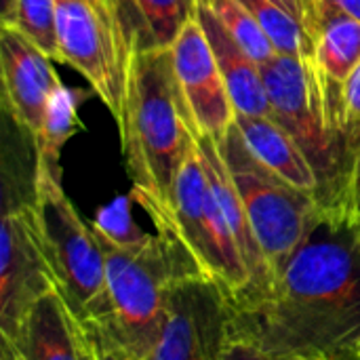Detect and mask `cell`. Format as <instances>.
<instances>
[{
  "mask_svg": "<svg viewBox=\"0 0 360 360\" xmlns=\"http://www.w3.org/2000/svg\"><path fill=\"white\" fill-rule=\"evenodd\" d=\"M236 338L272 359L354 360L360 344V224L319 213L276 283L234 308Z\"/></svg>",
  "mask_w": 360,
  "mask_h": 360,
  "instance_id": "1",
  "label": "cell"
},
{
  "mask_svg": "<svg viewBox=\"0 0 360 360\" xmlns=\"http://www.w3.org/2000/svg\"><path fill=\"white\" fill-rule=\"evenodd\" d=\"M116 127L133 184L131 198L152 221L167 219L173 209L177 173L192 141L169 49L131 57L124 110Z\"/></svg>",
  "mask_w": 360,
  "mask_h": 360,
  "instance_id": "2",
  "label": "cell"
},
{
  "mask_svg": "<svg viewBox=\"0 0 360 360\" xmlns=\"http://www.w3.org/2000/svg\"><path fill=\"white\" fill-rule=\"evenodd\" d=\"M93 228L105 255V291L91 338L97 346L120 348L141 360L162 331L173 285L198 266L169 228L127 243Z\"/></svg>",
  "mask_w": 360,
  "mask_h": 360,
  "instance_id": "3",
  "label": "cell"
},
{
  "mask_svg": "<svg viewBox=\"0 0 360 360\" xmlns=\"http://www.w3.org/2000/svg\"><path fill=\"white\" fill-rule=\"evenodd\" d=\"M30 202L55 289L72 316L91 333L101 319L105 255L93 224L68 198L61 175L34 169Z\"/></svg>",
  "mask_w": 360,
  "mask_h": 360,
  "instance_id": "4",
  "label": "cell"
},
{
  "mask_svg": "<svg viewBox=\"0 0 360 360\" xmlns=\"http://www.w3.org/2000/svg\"><path fill=\"white\" fill-rule=\"evenodd\" d=\"M217 146L236 184L255 240L268 264L272 287L289 257L312 230L321 207L314 194L291 186L266 169L249 152L236 124L221 139H217Z\"/></svg>",
  "mask_w": 360,
  "mask_h": 360,
  "instance_id": "5",
  "label": "cell"
},
{
  "mask_svg": "<svg viewBox=\"0 0 360 360\" xmlns=\"http://www.w3.org/2000/svg\"><path fill=\"white\" fill-rule=\"evenodd\" d=\"M61 63L74 68L101 99L116 124L122 118L129 63L112 0H55Z\"/></svg>",
  "mask_w": 360,
  "mask_h": 360,
  "instance_id": "6",
  "label": "cell"
},
{
  "mask_svg": "<svg viewBox=\"0 0 360 360\" xmlns=\"http://www.w3.org/2000/svg\"><path fill=\"white\" fill-rule=\"evenodd\" d=\"M234 304L198 270L177 278L162 331L141 360H224L234 340Z\"/></svg>",
  "mask_w": 360,
  "mask_h": 360,
  "instance_id": "7",
  "label": "cell"
},
{
  "mask_svg": "<svg viewBox=\"0 0 360 360\" xmlns=\"http://www.w3.org/2000/svg\"><path fill=\"white\" fill-rule=\"evenodd\" d=\"M169 51L188 129L196 137L221 139L234 127L236 110L196 15L186 23Z\"/></svg>",
  "mask_w": 360,
  "mask_h": 360,
  "instance_id": "8",
  "label": "cell"
},
{
  "mask_svg": "<svg viewBox=\"0 0 360 360\" xmlns=\"http://www.w3.org/2000/svg\"><path fill=\"white\" fill-rule=\"evenodd\" d=\"M57 291L44 257L30 198L4 202L0 255V333L11 331L27 310Z\"/></svg>",
  "mask_w": 360,
  "mask_h": 360,
  "instance_id": "9",
  "label": "cell"
},
{
  "mask_svg": "<svg viewBox=\"0 0 360 360\" xmlns=\"http://www.w3.org/2000/svg\"><path fill=\"white\" fill-rule=\"evenodd\" d=\"M2 103L11 120L36 143L49 101L61 84L53 59L11 27L0 30Z\"/></svg>",
  "mask_w": 360,
  "mask_h": 360,
  "instance_id": "10",
  "label": "cell"
},
{
  "mask_svg": "<svg viewBox=\"0 0 360 360\" xmlns=\"http://www.w3.org/2000/svg\"><path fill=\"white\" fill-rule=\"evenodd\" d=\"M0 360H99L91 333L72 316L57 291L34 304L6 333Z\"/></svg>",
  "mask_w": 360,
  "mask_h": 360,
  "instance_id": "11",
  "label": "cell"
},
{
  "mask_svg": "<svg viewBox=\"0 0 360 360\" xmlns=\"http://www.w3.org/2000/svg\"><path fill=\"white\" fill-rule=\"evenodd\" d=\"M196 19L207 34L236 114L270 116V101L264 84L262 65L243 51V46L215 19V15L200 2L196 6Z\"/></svg>",
  "mask_w": 360,
  "mask_h": 360,
  "instance_id": "12",
  "label": "cell"
},
{
  "mask_svg": "<svg viewBox=\"0 0 360 360\" xmlns=\"http://www.w3.org/2000/svg\"><path fill=\"white\" fill-rule=\"evenodd\" d=\"M129 55L171 49L198 0H112Z\"/></svg>",
  "mask_w": 360,
  "mask_h": 360,
  "instance_id": "13",
  "label": "cell"
},
{
  "mask_svg": "<svg viewBox=\"0 0 360 360\" xmlns=\"http://www.w3.org/2000/svg\"><path fill=\"white\" fill-rule=\"evenodd\" d=\"M249 152L272 173L289 181L291 186L314 194L316 198V175L302 154L295 139L270 116H240L234 120Z\"/></svg>",
  "mask_w": 360,
  "mask_h": 360,
  "instance_id": "14",
  "label": "cell"
},
{
  "mask_svg": "<svg viewBox=\"0 0 360 360\" xmlns=\"http://www.w3.org/2000/svg\"><path fill=\"white\" fill-rule=\"evenodd\" d=\"M314 63L333 89L344 84L360 65V21L346 15H331L314 38Z\"/></svg>",
  "mask_w": 360,
  "mask_h": 360,
  "instance_id": "15",
  "label": "cell"
},
{
  "mask_svg": "<svg viewBox=\"0 0 360 360\" xmlns=\"http://www.w3.org/2000/svg\"><path fill=\"white\" fill-rule=\"evenodd\" d=\"M84 97L86 93L82 89H70L63 82L55 89L44 114L40 135L34 143V169H44L55 175H61V150L74 137V133L84 129L78 118V108Z\"/></svg>",
  "mask_w": 360,
  "mask_h": 360,
  "instance_id": "16",
  "label": "cell"
},
{
  "mask_svg": "<svg viewBox=\"0 0 360 360\" xmlns=\"http://www.w3.org/2000/svg\"><path fill=\"white\" fill-rule=\"evenodd\" d=\"M264 30L276 55L314 59V40L302 21L278 0H238Z\"/></svg>",
  "mask_w": 360,
  "mask_h": 360,
  "instance_id": "17",
  "label": "cell"
},
{
  "mask_svg": "<svg viewBox=\"0 0 360 360\" xmlns=\"http://www.w3.org/2000/svg\"><path fill=\"white\" fill-rule=\"evenodd\" d=\"M0 21L2 27L19 32L53 61L61 59L55 0H15L11 11L0 17Z\"/></svg>",
  "mask_w": 360,
  "mask_h": 360,
  "instance_id": "18",
  "label": "cell"
},
{
  "mask_svg": "<svg viewBox=\"0 0 360 360\" xmlns=\"http://www.w3.org/2000/svg\"><path fill=\"white\" fill-rule=\"evenodd\" d=\"M198 2L205 4L215 15V19L224 25V30L243 46V51L253 61L264 65L266 61L276 57L272 42L257 25L253 15L238 0H198Z\"/></svg>",
  "mask_w": 360,
  "mask_h": 360,
  "instance_id": "19",
  "label": "cell"
},
{
  "mask_svg": "<svg viewBox=\"0 0 360 360\" xmlns=\"http://www.w3.org/2000/svg\"><path fill=\"white\" fill-rule=\"evenodd\" d=\"M283 6H287L308 30L312 40L319 32V0H278Z\"/></svg>",
  "mask_w": 360,
  "mask_h": 360,
  "instance_id": "20",
  "label": "cell"
},
{
  "mask_svg": "<svg viewBox=\"0 0 360 360\" xmlns=\"http://www.w3.org/2000/svg\"><path fill=\"white\" fill-rule=\"evenodd\" d=\"M342 95H344L346 118L352 127H356V124H360V65L348 78V82L344 84Z\"/></svg>",
  "mask_w": 360,
  "mask_h": 360,
  "instance_id": "21",
  "label": "cell"
},
{
  "mask_svg": "<svg viewBox=\"0 0 360 360\" xmlns=\"http://www.w3.org/2000/svg\"><path fill=\"white\" fill-rule=\"evenodd\" d=\"M331 15H346L360 21V0H319V30Z\"/></svg>",
  "mask_w": 360,
  "mask_h": 360,
  "instance_id": "22",
  "label": "cell"
},
{
  "mask_svg": "<svg viewBox=\"0 0 360 360\" xmlns=\"http://www.w3.org/2000/svg\"><path fill=\"white\" fill-rule=\"evenodd\" d=\"M224 360H304V359H272V356L264 354L262 350H257L253 344H249V342H245V340L236 338V333H234V340H232V344H230V348H228V352H226Z\"/></svg>",
  "mask_w": 360,
  "mask_h": 360,
  "instance_id": "23",
  "label": "cell"
},
{
  "mask_svg": "<svg viewBox=\"0 0 360 360\" xmlns=\"http://www.w3.org/2000/svg\"><path fill=\"white\" fill-rule=\"evenodd\" d=\"M97 356L99 360H139L137 356H133L120 348H110V346H97Z\"/></svg>",
  "mask_w": 360,
  "mask_h": 360,
  "instance_id": "24",
  "label": "cell"
},
{
  "mask_svg": "<svg viewBox=\"0 0 360 360\" xmlns=\"http://www.w3.org/2000/svg\"><path fill=\"white\" fill-rule=\"evenodd\" d=\"M13 2H15V0H0V17H4V15L11 11Z\"/></svg>",
  "mask_w": 360,
  "mask_h": 360,
  "instance_id": "25",
  "label": "cell"
},
{
  "mask_svg": "<svg viewBox=\"0 0 360 360\" xmlns=\"http://www.w3.org/2000/svg\"><path fill=\"white\" fill-rule=\"evenodd\" d=\"M354 360H360V344H359V350H356V356H354Z\"/></svg>",
  "mask_w": 360,
  "mask_h": 360,
  "instance_id": "26",
  "label": "cell"
}]
</instances>
